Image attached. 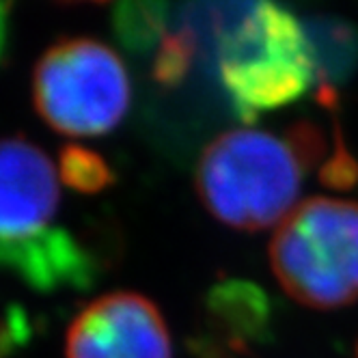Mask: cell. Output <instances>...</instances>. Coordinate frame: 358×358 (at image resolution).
Instances as JSON below:
<instances>
[{
  "label": "cell",
  "instance_id": "1",
  "mask_svg": "<svg viewBox=\"0 0 358 358\" xmlns=\"http://www.w3.org/2000/svg\"><path fill=\"white\" fill-rule=\"evenodd\" d=\"M61 169L24 136L0 138V270L55 292L91 283L95 264L63 224Z\"/></svg>",
  "mask_w": 358,
  "mask_h": 358
},
{
  "label": "cell",
  "instance_id": "2",
  "mask_svg": "<svg viewBox=\"0 0 358 358\" xmlns=\"http://www.w3.org/2000/svg\"><path fill=\"white\" fill-rule=\"evenodd\" d=\"M320 153L311 125L289 134L236 127L216 136L196 164V194L218 222L240 231L278 227L300 203L306 171Z\"/></svg>",
  "mask_w": 358,
  "mask_h": 358
},
{
  "label": "cell",
  "instance_id": "3",
  "mask_svg": "<svg viewBox=\"0 0 358 358\" xmlns=\"http://www.w3.org/2000/svg\"><path fill=\"white\" fill-rule=\"evenodd\" d=\"M218 78L242 123L298 101L320 83L306 24L274 3L240 5L218 37Z\"/></svg>",
  "mask_w": 358,
  "mask_h": 358
},
{
  "label": "cell",
  "instance_id": "4",
  "mask_svg": "<svg viewBox=\"0 0 358 358\" xmlns=\"http://www.w3.org/2000/svg\"><path fill=\"white\" fill-rule=\"evenodd\" d=\"M270 268L296 302L317 311L358 300V203L313 196L274 229Z\"/></svg>",
  "mask_w": 358,
  "mask_h": 358
},
{
  "label": "cell",
  "instance_id": "5",
  "mask_svg": "<svg viewBox=\"0 0 358 358\" xmlns=\"http://www.w3.org/2000/svg\"><path fill=\"white\" fill-rule=\"evenodd\" d=\"M37 115L69 138H95L121 125L132 104V83L115 50L93 37H65L33 69Z\"/></svg>",
  "mask_w": 358,
  "mask_h": 358
},
{
  "label": "cell",
  "instance_id": "6",
  "mask_svg": "<svg viewBox=\"0 0 358 358\" xmlns=\"http://www.w3.org/2000/svg\"><path fill=\"white\" fill-rule=\"evenodd\" d=\"M65 358H173V339L147 296L110 292L73 317L65 335Z\"/></svg>",
  "mask_w": 358,
  "mask_h": 358
},
{
  "label": "cell",
  "instance_id": "7",
  "mask_svg": "<svg viewBox=\"0 0 358 358\" xmlns=\"http://www.w3.org/2000/svg\"><path fill=\"white\" fill-rule=\"evenodd\" d=\"M309 31L315 63H317V76L324 83H337L354 69V61L358 55V37L354 31L341 22H309Z\"/></svg>",
  "mask_w": 358,
  "mask_h": 358
},
{
  "label": "cell",
  "instance_id": "8",
  "mask_svg": "<svg viewBox=\"0 0 358 358\" xmlns=\"http://www.w3.org/2000/svg\"><path fill=\"white\" fill-rule=\"evenodd\" d=\"M61 179L71 188L93 192L108 186L113 177L106 162L95 153L80 147H67L61 158Z\"/></svg>",
  "mask_w": 358,
  "mask_h": 358
},
{
  "label": "cell",
  "instance_id": "9",
  "mask_svg": "<svg viewBox=\"0 0 358 358\" xmlns=\"http://www.w3.org/2000/svg\"><path fill=\"white\" fill-rule=\"evenodd\" d=\"M192 50H194L192 33L171 35L164 41L160 55L156 59V69H153L156 71V78L164 85H175L188 69L190 59H192Z\"/></svg>",
  "mask_w": 358,
  "mask_h": 358
},
{
  "label": "cell",
  "instance_id": "10",
  "mask_svg": "<svg viewBox=\"0 0 358 358\" xmlns=\"http://www.w3.org/2000/svg\"><path fill=\"white\" fill-rule=\"evenodd\" d=\"M7 13H9V7L0 5V52L5 50V41H7Z\"/></svg>",
  "mask_w": 358,
  "mask_h": 358
}]
</instances>
